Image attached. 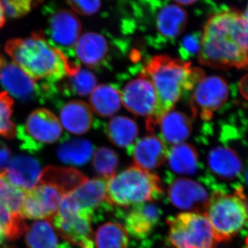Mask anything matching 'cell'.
Masks as SVG:
<instances>
[{"mask_svg": "<svg viewBox=\"0 0 248 248\" xmlns=\"http://www.w3.org/2000/svg\"><path fill=\"white\" fill-rule=\"evenodd\" d=\"M76 12L84 16H92L100 9L102 0H67Z\"/></svg>", "mask_w": 248, "mask_h": 248, "instance_id": "cell-37", "label": "cell"}, {"mask_svg": "<svg viewBox=\"0 0 248 248\" xmlns=\"http://www.w3.org/2000/svg\"><path fill=\"white\" fill-rule=\"evenodd\" d=\"M58 236L51 220H38L28 227L26 244L28 248H73L66 241L60 244Z\"/></svg>", "mask_w": 248, "mask_h": 248, "instance_id": "cell-26", "label": "cell"}, {"mask_svg": "<svg viewBox=\"0 0 248 248\" xmlns=\"http://www.w3.org/2000/svg\"><path fill=\"white\" fill-rule=\"evenodd\" d=\"M246 246H248V232L247 236H246Z\"/></svg>", "mask_w": 248, "mask_h": 248, "instance_id": "cell-47", "label": "cell"}, {"mask_svg": "<svg viewBox=\"0 0 248 248\" xmlns=\"http://www.w3.org/2000/svg\"><path fill=\"white\" fill-rule=\"evenodd\" d=\"M229 87L221 77L204 78L196 86L190 98V107L194 117L208 122L214 114L225 105L229 97Z\"/></svg>", "mask_w": 248, "mask_h": 248, "instance_id": "cell-11", "label": "cell"}, {"mask_svg": "<svg viewBox=\"0 0 248 248\" xmlns=\"http://www.w3.org/2000/svg\"><path fill=\"white\" fill-rule=\"evenodd\" d=\"M97 86V79L91 72L81 69L75 76L69 77L65 90L79 96L91 94Z\"/></svg>", "mask_w": 248, "mask_h": 248, "instance_id": "cell-34", "label": "cell"}, {"mask_svg": "<svg viewBox=\"0 0 248 248\" xmlns=\"http://www.w3.org/2000/svg\"><path fill=\"white\" fill-rule=\"evenodd\" d=\"M107 179L97 177L83 183L76 190L68 194V197L79 210L92 214L100 210L103 205L108 204Z\"/></svg>", "mask_w": 248, "mask_h": 248, "instance_id": "cell-21", "label": "cell"}, {"mask_svg": "<svg viewBox=\"0 0 248 248\" xmlns=\"http://www.w3.org/2000/svg\"><path fill=\"white\" fill-rule=\"evenodd\" d=\"M14 105V99L9 93H0V136L9 140L17 133V126L12 120Z\"/></svg>", "mask_w": 248, "mask_h": 248, "instance_id": "cell-33", "label": "cell"}, {"mask_svg": "<svg viewBox=\"0 0 248 248\" xmlns=\"http://www.w3.org/2000/svg\"><path fill=\"white\" fill-rule=\"evenodd\" d=\"M88 178L73 168L47 166L42 170L39 184L53 186L63 195L76 190Z\"/></svg>", "mask_w": 248, "mask_h": 248, "instance_id": "cell-24", "label": "cell"}, {"mask_svg": "<svg viewBox=\"0 0 248 248\" xmlns=\"http://www.w3.org/2000/svg\"><path fill=\"white\" fill-rule=\"evenodd\" d=\"M161 215V208L151 202L134 205L124 215L125 230L133 237L145 239L157 226Z\"/></svg>", "mask_w": 248, "mask_h": 248, "instance_id": "cell-19", "label": "cell"}, {"mask_svg": "<svg viewBox=\"0 0 248 248\" xmlns=\"http://www.w3.org/2000/svg\"><path fill=\"white\" fill-rule=\"evenodd\" d=\"M42 1V0H33V2L34 4H39V3H40Z\"/></svg>", "mask_w": 248, "mask_h": 248, "instance_id": "cell-46", "label": "cell"}, {"mask_svg": "<svg viewBox=\"0 0 248 248\" xmlns=\"http://www.w3.org/2000/svg\"><path fill=\"white\" fill-rule=\"evenodd\" d=\"M140 248H152L151 241H149V240H148V241H145V242L143 243V245H142L141 247ZM159 248H164V247H163V246H161V247H160Z\"/></svg>", "mask_w": 248, "mask_h": 248, "instance_id": "cell-42", "label": "cell"}, {"mask_svg": "<svg viewBox=\"0 0 248 248\" xmlns=\"http://www.w3.org/2000/svg\"><path fill=\"white\" fill-rule=\"evenodd\" d=\"M129 148L135 166L148 171L164 164L169 155L165 142L153 135L138 140Z\"/></svg>", "mask_w": 248, "mask_h": 248, "instance_id": "cell-18", "label": "cell"}, {"mask_svg": "<svg viewBox=\"0 0 248 248\" xmlns=\"http://www.w3.org/2000/svg\"><path fill=\"white\" fill-rule=\"evenodd\" d=\"M11 151L4 142L0 140V172H4L11 160Z\"/></svg>", "mask_w": 248, "mask_h": 248, "instance_id": "cell-38", "label": "cell"}, {"mask_svg": "<svg viewBox=\"0 0 248 248\" xmlns=\"http://www.w3.org/2000/svg\"><path fill=\"white\" fill-rule=\"evenodd\" d=\"M62 133L63 128L58 117L48 109L39 108L31 112L25 124L18 125L16 136L23 150L35 153L45 145L58 141Z\"/></svg>", "mask_w": 248, "mask_h": 248, "instance_id": "cell-8", "label": "cell"}, {"mask_svg": "<svg viewBox=\"0 0 248 248\" xmlns=\"http://www.w3.org/2000/svg\"><path fill=\"white\" fill-rule=\"evenodd\" d=\"M178 4L182 5H189L193 4L197 0H174Z\"/></svg>", "mask_w": 248, "mask_h": 248, "instance_id": "cell-41", "label": "cell"}, {"mask_svg": "<svg viewBox=\"0 0 248 248\" xmlns=\"http://www.w3.org/2000/svg\"><path fill=\"white\" fill-rule=\"evenodd\" d=\"M91 110L101 117L115 115L122 106V95L118 89L110 84L97 86L90 94Z\"/></svg>", "mask_w": 248, "mask_h": 248, "instance_id": "cell-27", "label": "cell"}, {"mask_svg": "<svg viewBox=\"0 0 248 248\" xmlns=\"http://www.w3.org/2000/svg\"><path fill=\"white\" fill-rule=\"evenodd\" d=\"M187 24V14L180 6L164 3L160 10L154 25V38L157 44H166L177 39L185 29Z\"/></svg>", "mask_w": 248, "mask_h": 248, "instance_id": "cell-20", "label": "cell"}, {"mask_svg": "<svg viewBox=\"0 0 248 248\" xmlns=\"http://www.w3.org/2000/svg\"><path fill=\"white\" fill-rule=\"evenodd\" d=\"M141 73L151 81L157 98L154 112L146 120V128L149 132L154 131L184 93L195 89L205 78L203 70L192 66L190 62L167 55L152 58Z\"/></svg>", "mask_w": 248, "mask_h": 248, "instance_id": "cell-3", "label": "cell"}, {"mask_svg": "<svg viewBox=\"0 0 248 248\" xmlns=\"http://www.w3.org/2000/svg\"><path fill=\"white\" fill-rule=\"evenodd\" d=\"M5 16L19 18L27 15L33 5V0H0Z\"/></svg>", "mask_w": 248, "mask_h": 248, "instance_id": "cell-36", "label": "cell"}, {"mask_svg": "<svg viewBox=\"0 0 248 248\" xmlns=\"http://www.w3.org/2000/svg\"><path fill=\"white\" fill-rule=\"evenodd\" d=\"M63 195L53 186L40 184L25 192L22 214L24 218L48 219L58 213Z\"/></svg>", "mask_w": 248, "mask_h": 248, "instance_id": "cell-14", "label": "cell"}, {"mask_svg": "<svg viewBox=\"0 0 248 248\" xmlns=\"http://www.w3.org/2000/svg\"><path fill=\"white\" fill-rule=\"evenodd\" d=\"M93 164L99 177L109 180L116 174L119 164L118 156L110 148L103 147L94 153Z\"/></svg>", "mask_w": 248, "mask_h": 248, "instance_id": "cell-32", "label": "cell"}, {"mask_svg": "<svg viewBox=\"0 0 248 248\" xmlns=\"http://www.w3.org/2000/svg\"><path fill=\"white\" fill-rule=\"evenodd\" d=\"M169 241L174 248H216L213 227L205 213H183L167 219Z\"/></svg>", "mask_w": 248, "mask_h": 248, "instance_id": "cell-6", "label": "cell"}, {"mask_svg": "<svg viewBox=\"0 0 248 248\" xmlns=\"http://www.w3.org/2000/svg\"><path fill=\"white\" fill-rule=\"evenodd\" d=\"M0 83L10 95L22 102H45L51 97L56 87L31 79L13 61L0 54Z\"/></svg>", "mask_w": 248, "mask_h": 248, "instance_id": "cell-9", "label": "cell"}, {"mask_svg": "<svg viewBox=\"0 0 248 248\" xmlns=\"http://www.w3.org/2000/svg\"><path fill=\"white\" fill-rule=\"evenodd\" d=\"M5 24V14L4 9L0 3V28L4 27Z\"/></svg>", "mask_w": 248, "mask_h": 248, "instance_id": "cell-40", "label": "cell"}, {"mask_svg": "<svg viewBox=\"0 0 248 248\" xmlns=\"http://www.w3.org/2000/svg\"><path fill=\"white\" fill-rule=\"evenodd\" d=\"M163 187L154 173L133 165L108 180L107 202L128 208L161 198Z\"/></svg>", "mask_w": 248, "mask_h": 248, "instance_id": "cell-4", "label": "cell"}, {"mask_svg": "<svg viewBox=\"0 0 248 248\" xmlns=\"http://www.w3.org/2000/svg\"><path fill=\"white\" fill-rule=\"evenodd\" d=\"M60 122L67 131L83 135L92 127L93 115L90 106L82 101H70L60 109Z\"/></svg>", "mask_w": 248, "mask_h": 248, "instance_id": "cell-22", "label": "cell"}, {"mask_svg": "<svg viewBox=\"0 0 248 248\" xmlns=\"http://www.w3.org/2000/svg\"><path fill=\"white\" fill-rule=\"evenodd\" d=\"M199 61L203 66L248 69V22L236 11L223 7L204 27Z\"/></svg>", "mask_w": 248, "mask_h": 248, "instance_id": "cell-1", "label": "cell"}, {"mask_svg": "<svg viewBox=\"0 0 248 248\" xmlns=\"http://www.w3.org/2000/svg\"><path fill=\"white\" fill-rule=\"evenodd\" d=\"M24 195L0 172V236L9 241L19 239L28 228L22 214Z\"/></svg>", "mask_w": 248, "mask_h": 248, "instance_id": "cell-10", "label": "cell"}, {"mask_svg": "<svg viewBox=\"0 0 248 248\" xmlns=\"http://www.w3.org/2000/svg\"><path fill=\"white\" fill-rule=\"evenodd\" d=\"M93 147L84 140H72L62 143L57 151L59 159L66 164L82 166L91 159Z\"/></svg>", "mask_w": 248, "mask_h": 248, "instance_id": "cell-31", "label": "cell"}, {"mask_svg": "<svg viewBox=\"0 0 248 248\" xmlns=\"http://www.w3.org/2000/svg\"><path fill=\"white\" fill-rule=\"evenodd\" d=\"M121 95L124 107L134 115L148 120L154 112L157 102L156 91L150 79L142 73L125 85Z\"/></svg>", "mask_w": 248, "mask_h": 248, "instance_id": "cell-15", "label": "cell"}, {"mask_svg": "<svg viewBox=\"0 0 248 248\" xmlns=\"http://www.w3.org/2000/svg\"><path fill=\"white\" fill-rule=\"evenodd\" d=\"M128 243V232L117 222H107L94 234V248H127Z\"/></svg>", "mask_w": 248, "mask_h": 248, "instance_id": "cell-30", "label": "cell"}, {"mask_svg": "<svg viewBox=\"0 0 248 248\" xmlns=\"http://www.w3.org/2000/svg\"><path fill=\"white\" fill-rule=\"evenodd\" d=\"M210 176L205 183L213 192H229L226 183L236 182L241 177L243 164L237 153L226 146H217L210 150L208 155Z\"/></svg>", "mask_w": 248, "mask_h": 248, "instance_id": "cell-12", "label": "cell"}, {"mask_svg": "<svg viewBox=\"0 0 248 248\" xmlns=\"http://www.w3.org/2000/svg\"><path fill=\"white\" fill-rule=\"evenodd\" d=\"M244 248H248V246H246V247Z\"/></svg>", "mask_w": 248, "mask_h": 248, "instance_id": "cell-48", "label": "cell"}, {"mask_svg": "<svg viewBox=\"0 0 248 248\" xmlns=\"http://www.w3.org/2000/svg\"><path fill=\"white\" fill-rule=\"evenodd\" d=\"M168 195L176 208L204 213L210 197L208 190L200 183L186 178H177L170 182Z\"/></svg>", "mask_w": 248, "mask_h": 248, "instance_id": "cell-16", "label": "cell"}, {"mask_svg": "<svg viewBox=\"0 0 248 248\" xmlns=\"http://www.w3.org/2000/svg\"><path fill=\"white\" fill-rule=\"evenodd\" d=\"M168 160L171 170L180 174H193L200 166L199 154L192 145L182 143L170 148Z\"/></svg>", "mask_w": 248, "mask_h": 248, "instance_id": "cell-28", "label": "cell"}, {"mask_svg": "<svg viewBox=\"0 0 248 248\" xmlns=\"http://www.w3.org/2000/svg\"><path fill=\"white\" fill-rule=\"evenodd\" d=\"M159 125L161 140L172 146L184 143L192 133L190 119L179 111H170L163 117Z\"/></svg>", "mask_w": 248, "mask_h": 248, "instance_id": "cell-25", "label": "cell"}, {"mask_svg": "<svg viewBox=\"0 0 248 248\" xmlns=\"http://www.w3.org/2000/svg\"><path fill=\"white\" fill-rule=\"evenodd\" d=\"M244 17L248 22V5L247 9H246V11H245Z\"/></svg>", "mask_w": 248, "mask_h": 248, "instance_id": "cell-45", "label": "cell"}, {"mask_svg": "<svg viewBox=\"0 0 248 248\" xmlns=\"http://www.w3.org/2000/svg\"><path fill=\"white\" fill-rule=\"evenodd\" d=\"M5 51L31 79L54 87L80 70L78 62L50 45L42 31L33 32L27 38L8 41Z\"/></svg>", "mask_w": 248, "mask_h": 248, "instance_id": "cell-2", "label": "cell"}, {"mask_svg": "<svg viewBox=\"0 0 248 248\" xmlns=\"http://www.w3.org/2000/svg\"><path fill=\"white\" fill-rule=\"evenodd\" d=\"M107 135L115 146L129 148L135 143L138 137V125L129 117L117 116L108 124Z\"/></svg>", "mask_w": 248, "mask_h": 248, "instance_id": "cell-29", "label": "cell"}, {"mask_svg": "<svg viewBox=\"0 0 248 248\" xmlns=\"http://www.w3.org/2000/svg\"><path fill=\"white\" fill-rule=\"evenodd\" d=\"M93 215L79 210L68 195H63L58 213L51 222L59 236L77 248H94Z\"/></svg>", "mask_w": 248, "mask_h": 248, "instance_id": "cell-7", "label": "cell"}, {"mask_svg": "<svg viewBox=\"0 0 248 248\" xmlns=\"http://www.w3.org/2000/svg\"><path fill=\"white\" fill-rule=\"evenodd\" d=\"M238 89L241 96L248 101V73L240 80L238 84Z\"/></svg>", "mask_w": 248, "mask_h": 248, "instance_id": "cell-39", "label": "cell"}, {"mask_svg": "<svg viewBox=\"0 0 248 248\" xmlns=\"http://www.w3.org/2000/svg\"><path fill=\"white\" fill-rule=\"evenodd\" d=\"M108 45L104 36L96 32H86L81 35L75 48V55L80 62L95 68L105 60Z\"/></svg>", "mask_w": 248, "mask_h": 248, "instance_id": "cell-23", "label": "cell"}, {"mask_svg": "<svg viewBox=\"0 0 248 248\" xmlns=\"http://www.w3.org/2000/svg\"><path fill=\"white\" fill-rule=\"evenodd\" d=\"M202 33L200 32H193L185 36L183 38L179 46V54L184 61L199 55L202 45Z\"/></svg>", "mask_w": 248, "mask_h": 248, "instance_id": "cell-35", "label": "cell"}, {"mask_svg": "<svg viewBox=\"0 0 248 248\" xmlns=\"http://www.w3.org/2000/svg\"><path fill=\"white\" fill-rule=\"evenodd\" d=\"M228 192H213L205 212L217 243L231 241L248 224L242 186Z\"/></svg>", "mask_w": 248, "mask_h": 248, "instance_id": "cell-5", "label": "cell"}, {"mask_svg": "<svg viewBox=\"0 0 248 248\" xmlns=\"http://www.w3.org/2000/svg\"><path fill=\"white\" fill-rule=\"evenodd\" d=\"M47 25V40L68 58L75 55V48L81 37V24L76 15L66 9L50 13Z\"/></svg>", "mask_w": 248, "mask_h": 248, "instance_id": "cell-13", "label": "cell"}, {"mask_svg": "<svg viewBox=\"0 0 248 248\" xmlns=\"http://www.w3.org/2000/svg\"><path fill=\"white\" fill-rule=\"evenodd\" d=\"M244 201L245 205H246V209H247V211L248 213V197L246 195V194L244 195Z\"/></svg>", "mask_w": 248, "mask_h": 248, "instance_id": "cell-43", "label": "cell"}, {"mask_svg": "<svg viewBox=\"0 0 248 248\" xmlns=\"http://www.w3.org/2000/svg\"><path fill=\"white\" fill-rule=\"evenodd\" d=\"M244 181L246 182V184H247L248 186V166L247 169H246V172H245Z\"/></svg>", "mask_w": 248, "mask_h": 248, "instance_id": "cell-44", "label": "cell"}, {"mask_svg": "<svg viewBox=\"0 0 248 248\" xmlns=\"http://www.w3.org/2000/svg\"><path fill=\"white\" fill-rule=\"evenodd\" d=\"M42 172L40 163L35 158L17 155L10 160L3 172L11 185L27 192L37 186Z\"/></svg>", "mask_w": 248, "mask_h": 248, "instance_id": "cell-17", "label": "cell"}]
</instances>
